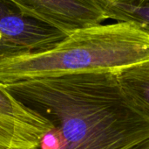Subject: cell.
<instances>
[{"label":"cell","mask_w":149,"mask_h":149,"mask_svg":"<svg viewBox=\"0 0 149 149\" xmlns=\"http://www.w3.org/2000/svg\"><path fill=\"white\" fill-rule=\"evenodd\" d=\"M25 17L65 34L101 24L107 18L96 0H1Z\"/></svg>","instance_id":"4"},{"label":"cell","mask_w":149,"mask_h":149,"mask_svg":"<svg viewBox=\"0 0 149 149\" xmlns=\"http://www.w3.org/2000/svg\"><path fill=\"white\" fill-rule=\"evenodd\" d=\"M48 119L35 149H129L149 139V119L123 94L116 73H82L4 85Z\"/></svg>","instance_id":"1"},{"label":"cell","mask_w":149,"mask_h":149,"mask_svg":"<svg viewBox=\"0 0 149 149\" xmlns=\"http://www.w3.org/2000/svg\"><path fill=\"white\" fill-rule=\"evenodd\" d=\"M116 76L133 107L149 119V61L120 70Z\"/></svg>","instance_id":"6"},{"label":"cell","mask_w":149,"mask_h":149,"mask_svg":"<svg viewBox=\"0 0 149 149\" xmlns=\"http://www.w3.org/2000/svg\"><path fill=\"white\" fill-rule=\"evenodd\" d=\"M110 1L115 3H120V4H131V5H142L148 4L149 2V0H110Z\"/></svg>","instance_id":"8"},{"label":"cell","mask_w":149,"mask_h":149,"mask_svg":"<svg viewBox=\"0 0 149 149\" xmlns=\"http://www.w3.org/2000/svg\"><path fill=\"white\" fill-rule=\"evenodd\" d=\"M148 3H149V2H148Z\"/></svg>","instance_id":"10"},{"label":"cell","mask_w":149,"mask_h":149,"mask_svg":"<svg viewBox=\"0 0 149 149\" xmlns=\"http://www.w3.org/2000/svg\"><path fill=\"white\" fill-rule=\"evenodd\" d=\"M52 122L17 99L0 83V149H35Z\"/></svg>","instance_id":"5"},{"label":"cell","mask_w":149,"mask_h":149,"mask_svg":"<svg viewBox=\"0 0 149 149\" xmlns=\"http://www.w3.org/2000/svg\"><path fill=\"white\" fill-rule=\"evenodd\" d=\"M96 2L103 10L107 18L133 24L149 34V3L131 5L110 0H96Z\"/></svg>","instance_id":"7"},{"label":"cell","mask_w":149,"mask_h":149,"mask_svg":"<svg viewBox=\"0 0 149 149\" xmlns=\"http://www.w3.org/2000/svg\"><path fill=\"white\" fill-rule=\"evenodd\" d=\"M67 34L28 18L0 0V58L49 50Z\"/></svg>","instance_id":"3"},{"label":"cell","mask_w":149,"mask_h":149,"mask_svg":"<svg viewBox=\"0 0 149 149\" xmlns=\"http://www.w3.org/2000/svg\"><path fill=\"white\" fill-rule=\"evenodd\" d=\"M149 61V34L127 22L77 30L56 47L0 58V83L82 73H117Z\"/></svg>","instance_id":"2"},{"label":"cell","mask_w":149,"mask_h":149,"mask_svg":"<svg viewBox=\"0 0 149 149\" xmlns=\"http://www.w3.org/2000/svg\"><path fill=\"white\" fill-rule=\"evenodd\" d=\"M129 149H149V139Z\"/></svg>","instance_id":"9"}]
</instances>
